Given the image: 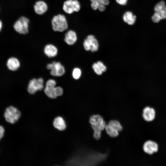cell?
Returning <instances> with one entry per match:
<instances>
[{
	"instance_id": "25",
	"label": "cell",
	"mask_w": 166,
	"mask_h": 166,
	"mask_svg": "<svg viewBox=\"0 0 166 166\" xmlns=\"http://www.w3.org/2000/svg\"><path fill=\"white\" fill-rule=\"evenodd\" d=\"M101 131H94L93 136L94 138L97 140H99L101 136Z\"/></svg>"
},
{
	"instance_id": "13",
	"label": "cell",
	"mask_w": 166,
	"mask_h": 166,
	"mask_svg": "<svg viewBox=\"0 0 166 166\" xmlns=\"http://www.w3.org/2000/svg\"><path fill=\"white\" fill-rule=\"evenodd\" d=\"M6 65L10 70L15 71L19 68L20 63L18 58L14 57H12L9 58L7 60Z\"/></svg>"
},
{
	"instance_id": "7",
	"label": "cell",
	"mask_w": 166,
	"mask_h": 166,
	"mask_svg": "<svg viewBox=\"0 0 166 166\" xmlns=\"http://www.w3.org/2000/svg\"><path fill=\"white\" fill-rule=\"evenodd\" d=\"M44 81L42 78H33L29 82L27 91L30 94H34L38 91H41L44 88Z\"/></svg>"
},
{
	"instance_id": "2",
	"label": "cell",
	"mask_w": 166,
	"mask_h": 166,
	"mask_svg": "<svg viewBox=\"0 0 166 166\" xmlns=\"http://www.w3.org/2000/svg\"><path fill=\"white\" fill-rule=\"evenodd\" d=\"M30 19L25 16L20 17L14 22L13 27L20 34L26 35L29 33Z\"/></svg>"
},
{
	"instance_id": "26",
	"label": "cell",
	"mask_w": 166,
	"mask_h": 166,
	"mask_svg": "<svg viewBox=\"0 0 166 166\" xmlns=\"http://www.w3.org/2000/svg\"><path fill=\"white\" fill-rule=\"evenodd\" d=\"M83 44L84 48L85 50L87 51L90 50V46L89 42L86 39L84 40Z\"/></svg>"
},
{
	"instance_id": "35",
	"label": "cell",
	"mask_w": 166,
	"mask_h": 166,
	"mask_svg": "<svg viewBox=\"0 0 166 166\" xmlns=\"http://www.w3.org/2000/svg\"><path fill=\"white\" fill-rule=\"evenodd\" d=\"M98 0V2H99V3L100 4H102L104 0Z\"/></svg>"
},
{
	"instance_id": "16",
	"label": "cell",
	"mask_w": 166,
	"mask_h": 166,
	"mask_svg": "<svg viewBox=\"0 0 166 166\" xmlns=\"http://www.w3.org/2000/svg\"><path fill=\"white\" fill-rule=\"evenodd\" d=\"M136 19V16L130 11L125 12L123 16L124 21L129 25H132L135 23Z\"/></svg>"
},
{
	"instance_id": "15",
	"label": "cell",
	"mask_w": 166,
	"mask_h": 166,
	"mask_svg": "<svg viewBox=\"0 0 166 166\" xmlns=\"http://www.w3.org/2000/svg\"><path fill=\"white\" fill-rule=\"evenodd\" d=\"M53 125L55 128L61 131L64 130L66 127L65 121L60 116L57 117L54 119Z\"/></svg>"
},
{
	"instance_id": "3",
	"label": "cell",
	"mask_w": 166,
	"mask_h": 166,
	"mask_svg": "<svg viewBox=\"0 0 166 166\" xmlns=\"http://www.w3.org/2000/svg\"><path fill=\"white\" fill-rule=\"evenodd\" d=\"M21 116L20 112L16 107L10 106L7 107L4 113L6 121L10 124H14L19 119Z\"/></svg>"
},
{
	"instance_id": "33",
	"label": "cell",
	"mask_w": 166,
	"mask_h": 166,
	"mask_svg": "<svg viewBox=\"0 0 166 166\" xmlns=\"http://www.w3.org/2000/svg\"><path fill=\"white\" fill-rule=\"evenodd\" d=\"M3 26V23L2 21L0 19V32L1 31Z\"/></svg>"
},
{
	"instance_id": "30",
	"label": "cell",
	"mask_w": 166,
	"mask_h": 166,
	"mask_svg": "<svg viewBox=\"0 0 166 166\" xmlns=\"http://www.w3.org/2000/svg\"><path fill=\"white\" fill-rule=\"evenodd\" d=\"M5 132V129L3 126L0 125V140L3 137Z\"/></svg>"
},
{
	"instance_id": "6",
	"label": "cell",
	"mask_w": 166,
	"mask_h": 166,
	"mask_svg": "<svg viewBox=\"0 0 166 166\" xmlns=\"http://www.w3.org/2000/svg\"><path fill=\"white\" fill-rule=\"evenodd\" d=\"M47 69L50 70V74L55 77H60L65 72L63 66L59 62L53 61L48 64L46 66Z\"/></svg>"
},
{
	"instance_id": "11",
	"label": "cell",
	"mask_w": 166,
	"mask_h": 166,
	"mask_svg": "<svg viewBox=\"0 0 166 166\" xmlns=\"http://www.w3.org/2000/svg\"><path fill=\"white\" fill-rule=\"evenodd\" d=\"M142 116L145 121L147 122L152 121L155 118V110L152 107L149 106H146L143 110Z\"/></svg>"
},
{
	"instance_id": "23",
	"label": "cell",
	"mask_w": 166,
	"mask_h": 166,
	"mask_svg": "<svg viewBox=\"0 0 166 166\" xmlns=\"http://www.w3.org/2000/svg\"><path fill=\"white\" fill-rule=\"evenodd\" d=\"M92 67L94 72L96 74L99 75H100L102 74L103 72L100 69L97 63H94Z\"/></svg>"
},
{
	"instance_id": "17",
	"label": "cell",
	"mask_w": 166,
	"mask_h": 166,
	"mask_svg": "<svg viewBox=\"0 0 166 166\" xmlns=\"http://www.w3.org/2000/svg\"><path fill=\"white\" fill-rule=\"evenodd\" d=\"M86 39L90 45V50L93 52L97 51L98 48V43L94 36L92 35H89L87 37Z\"/></svg>"
},
{
	"instance_id": "31",
	"label": "cell",
	"mask_w": 166,
	"mask_h": 166,
	"mask_svg": "<svg viewBox=\"0 0 166 166\" xmlns=\"http://www.w3.org/2000/svg\"><path fill=\"white\" fill-rule=\"evenodd\" d=\"M98 9L101 12H103L105 9V6L103 4H100L98 6Z\"/></svg>"
},
{
	"instance_id": "10",
	"label": "cell",
	"mask_w": 166,
	"mask_h": 166,
	"mask_svg": "<svg viewBox=\"0 0 166 166\" xmlns=\"http://www.w3.org/2000/svg\"><path fill=\"white\" fill-rule=\"evenodd\" d=\"M77 39V34L75 30H68L65 31L64 38V40L67 45H74Z\"/></svg>"
},
{
	"instance_id": "28",
	"label": "cell",
	"mask_w": 166,
	"mask_h": 166,
	"mask_svg": "<svg viewBox=\"0 0 166 166\" xmlns=\"http://www.w3.org/2000/svg\"><path fill=\"white\" fill-rule=\"evenodd\" d=\"M100 4L97 2H91V6L93 10H96L98 9V6Z\"/></svg>"
},
{
	"instance_id": "14",
	"label": "cell",
	"mask_w": 166,
	"mask_h": 166,
	"mask_svg": "<svg viewBox=\"0 0 166 166\" xmlns=\"http://www.w3.org/2000/svg\"><path fill=\"white\" fill-rule=\"evenodd\" d=\"M151 18L152 21L155 23L158 22L161 20L166 19V5L161 10L155 12Z\"/></svg>"
},
{
	"instance_id": "29",
	"label": "cell",
	"mask_w": 166,
	"mask_h": 166,
	"mask_svg": "<svg viewBox=\"0 0 166 166\" xmlns=\"http://www.w3.org/2000/svg\"><path fill=\"white\" fill-rule=\"evenodd\" d=\"M117 2L120 5H125L128 2V0H116Z\"/></svg>"
},
{
	"instance_id": "20",
	"label": "cell",
	"mask_w": 166,
	"mask_h": 166,
	"mask_svg": "<svg viewBox=\"0 0 166 166\" xmlns=\"http://www.w3.org/2000/svg\"><path fill=\"white\" fill-rule=\"evenodd\" d=\"M108 124L115 128L119 132H120L122 129V127L120 122L116 120H112L110 121Z\"/></svg>"
},
{
	"instance_id": "19",
	"label": "cell",
	"mask_w": 166,
	"mask_h": 166,
	"mask_svg": "<svg viewBox=\"0 0 166 166\" xmlns=\"http://www.w3.org/2000/svg\"><path fill=\"white\" fill-rule=\"evenodd\" d=\"M105 129L107 134L111 137H115L119 135V132L108 124H106Z\"/></svg>"
},
{
	"instance_id": "24",
	"label": "cell",
	"mask_w": 166,
	"mask_h": 166,
	"mask_svg": "<svg viewBox=\"0 0 166 166\" xmlns=\"http://www.w3.org/2000/svg\"><path fill=\"white\" fill-rule=\"evenodd\" d=\"M56 82L53 79H50L47 80L46 83V86H56Z\"/></svg>"
},
{
	"instance_id": "9",
	"label": "cell",
	"mask_w": 166,
	"mask_h": 166,
	"mask_svg": "<svg viewBox=\"0 0 166 166\" xmlns=\"http://www.w3.org/2000/svg\"><path fill=\"white\" fill-rule=\"evenodd\" d=\"M48 5L46 2L43 0L36 1L34 5V9L35 13L39 15L45 14L48 11Z\"/></svg>"
},
{
	"instance_id": "22",
	"label": "cell",
	"mask_w": 166,
	"mask_h": 166,
	"mask_svg": "<svg viewBox=\"0 0 166 166\" xmlns=\"http://www.w3.org/2000/svg\"><path fill=\"white\" fill-rule=\"evenodd\" d=\"M165 5V2L163 1H161L155 5L154 10L155 12L158 11L162 9Z\"/></svg>"
},
{
	"instance_id": "12",
	"label": "cell",
	"mask_w": 166,
	"mask_h": 166,
	"mask_svg": "<svg viewBox=\"0 0 166 166\" xmlns=\"http://www.w3.org/2000/svg\"><path fill=\"white\" fill-rule=\"evenodd\" d=\"M45 54L49 58L55 57L57 54L58 49L55 45L49 44L46 45L44 49Z\"/></svg>"
},
{
	"instance_id": "5",
	"label": "cell",
	"mask_w": 166,
	"mask_h": 166,
	"mask_svg": "<svg viewBox=\"0 0 166 166\" xmlns=\"http://www.w3.org/2000/svg\"><path fill=\"white\" fill-rule=\"evenodd\" d=\"M89 122L94 131H102L105 129L106 124L102 117L99 114L91 116L89 118Z\"/></svg>"
},
{
	"instance_id": "8",
	"label": "cell",
	"mask_w": 166,
	"mask_h": 166,
	"mask_svg": "<svg viewBox=\"0 0 166 166\" xmlns=\"http://www.w3.org/2000/svg\"><path fill=\"white\" fill-rule=\"evenodd\" d=\"M158 148V144L155 141L150 140L146 141L143 146L144 151L149 155H152L157 152Z\"/></svg>"
},
{
	"instance_id": "18",
	"label": "cell",
	"mask_w": 166,
	"mask_h": 166,
	"mask_svg": "<svg viewBox=\"0 0 166 166\" xmlns=\"http://www.w3.org/2000/svg\"><path fill=\"white\" fill-rule=\"evenodd\" d=\"M45 95L49 98L55 99L58 97L56 86H46L44 89Z\"/></svg>"
},
{
	"instance_id": "34",
	"label": "cell",
	"mask_w": 166,
	"mask_h": 166,
	"mask_svg": "<svg viewBox=\"0 0 166 166\" xmlns=\"http://www.w3.org/2000/svg\"><path fill=\"white\" fill-rule=\"evenodd\" d=\"M90 0L91 2H97L99 3L98 0Z\"/></svg>"
},
{
	"instance_id": "1",
	"label": "cell",
	"mask_w": 166,
	"mask_h": 166,
	"mask_svg": "<svg viewBox=\"0 0 166 166\" xmlns=\"http://www.w3.org/2000/svg\"><path fill=\"white\" fill-rule=\"evenodd\" d=\"M52 30L55 32H63L68 29L69 26L66 16L58 14L53 16L51 21Z\"/></svg>"
},
{
	"instance_id": "21",
	"label": "cell",
	"mask_w": 166,
	"mask_h": 166,
	"mask_svg": "<svg viewBox=\"0 0 166 166\" xmlns=\"http://www.w3.org/2000/svg\"><path fill=\"white\" fill-rule=\"evenodd\" d=\"M81 75V71L80 69L76 68L73 69L72 72V76L74 79H78L80 77Z\"/></svg>"
},
{
	"instance_id": "32",
	"label": "cell",
	"mask_w": 166,
	"mask_h": 166,
	"mask_svg": "<svg viewBox=\"0 0 166 166\" xmlns=\"http://www.w3.org/2000/svg\"><path fill=\"white\" fill-rule=\"evenodd\" d=\"M109 3V0H104L102 4L106 5H108Z\"/></svg>"
},
{
	"instance_id": "27",
	"label": "cell",
	"mask_w": 166,
	"mask_h": 166,
	"mask_svg": "<svg viewBox=\"0 0 166 166\" xmlns=\"http://www.w3.org/2000/svg\"><path fill=\"white\" fill-rule=\"evenodd\" d=\"M97 65L102 72H105L106 70L105 66L103 64L102 62L98 61L97 63Z\"/></svg>"
},
{
	"instance_id": "4",
	"label": "cell",
	"mask_w": 166,
	"mask_h": 166,
	"mask_svg": "<svg viewBox=\"0 0 166 166\" xmlns=\"http://www.w3.org/2000/svg\"><path fill=\"white\" fill-rule=\"evenodd\" d=\"M81 9V5L78 0H66L63 3L62 9L66 14H71L79 12Z\"/></svg>"
}]
</instances>
